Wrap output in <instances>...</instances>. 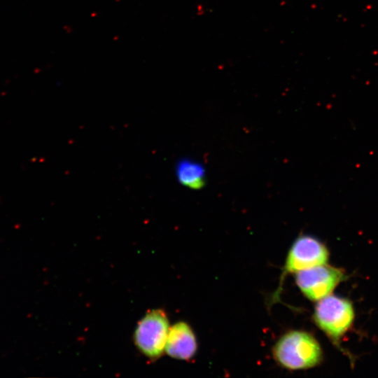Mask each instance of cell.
Returning <instances> with one entry per match:
<instances>
[{"mask_svg":"<svg viewBox=\"0 0 378 378\" xmlns=\"http://www.w3.org/2000/svg\"><path fill=\"white\" fill-rule=\"evenodd\" d=\"M177 181L184 187L200 190L206 184V172L202 164L190 159L179 160L176 166Z\"/></svg>","mask_w":378,"mask_h":378,"instance_id":"7","label":"cell"},{"mask_svg":"<svg viewBox=\"0 0 378 378\" xmlns=\"http://www.w3.org/2000/svg\"><path fill=\"white\" fill-rule=\"evenodd\" d=\"M275 360L283 368L296 370L318 365L322 350L315 337L302 330H290L284 334L272 349Z\"/></svg>","mask_w":378,"mask_h":378,"instance_id":"1","label":"cell"},{"mask_svg":"<svg viewBox=\"0 0 378 378\" xmlns=\"http://www.w3.org/2000/svg\"><path fill=\"white\" fill-rule=\"evenodd\" d=\"M314 318L316 325L337 342L351 327L354 311L348 300L329 295L318 300Z\"/></svg>","mask_w":378,"mask_h":378,"instance_id":"2","label":"cell"},{"mask_svg":"<svg viewBox=\"0 0 378 378\" xmlns=\"http://www.w3.org/2000/svg\"><path fill=\"white\" fill-rule=\"evenodd\" d=\"M169 330L168 318L163 310L148 312L137 324L134 335L135 344L146 356L159 358L165 350Z\"/></svg>","mask_w":378,"mask_h":378,"instance_id":"3","label":"cell"},{"mask_svg":"<svg viewBox=\"0 0 378 378\" xmlns=\"http://www.w3.org/2000/svg\"><path fill=\"white\" fill-rule=\"evenodd\" d=\"M344 279L339 269L321 265L295 273V282L301 292L311 300H320L329 295Z\"/></svg>","mask_w":378,"mask_h":378,"instance_id":"5","label":"cell"},{"mask_svg":"<svg viewBox=\"0 0 378 378\" xmlns=\"http://www.w3.org/2000/svg\"><path fill=\"white\" fill-rule=\"evenodd\" d=\"M197 342L190 326L183 321L169 328L165 346L167 354L176 359L189 360L196 354Z\"/></svg>","mask_w":378,"mask_h":378,"instance_id":"6","label":"cell"},{"mask_svg":"<svg viewBox=\"0 0 378 378\" xmlns=\"http://www.w3.org/2000/svg\"><path fill=\"white\" fill-rule=\"evenodd\" d=\"M328 255L326 246L317 238L307 234L297 237L286 259L279 286L274 295L276 299L279 295L282 282L286 274L326 264Z\"/></svg>","mask_w":378,"mask_h":378,"instance_id":"4","label":"cell"}]
</instances>
